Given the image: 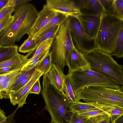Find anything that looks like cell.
<instances>
[{
	"mask_svg": "<svg viewBox=\"0 0 123 123\" xmlns=\"http://www.w3.org/2000/svg\"><path fill=\"white\" fill-rule=\"evenodd\" d=\"M13 19L0 33V45H15L25 34H28L37 17L38 12L34 5L27 2L15 8Z\"/></svg>",
	"mask_w": 123,
	"mask_h": 123,
	"instance_id": "6da1fadb",
	"label": "cell"
},
{
	"mask_svg": "<svg viewBox=\"0 0 123 123\" xmlns=\"http://www.w3.org/2000/svg\"><path fill=\"white\" fill-rule=\"evenodd\" d=\"M41 94L46 110L49 113L53 123H68L67 121L70 106L74 102L63 91L57 89L49 82L46 74L43 75Z\"/></svg>",
	"mask_w": 123,
	"mask_h": 123,
	"instance_id": "7a4b0ae2",
	"label": "cell"
},
{
	"mask_svg": "<svg viewBox=\"0 0 123 123\" xmlns=\"http://www.w3.org/2000/svg\"><path fill=\"white\" fill-rule=\"evenodd\" d=\"M74 95L84 88L100 86L118 89L122 86L108 75L92 70L89 65L73 71L69 70L66 75Z\"/></svg>",
	"mask_w": 123,
	"mask_h": 123,
	"instance_id": "3957f363",
	"label": "cell"
},
{
	"mask_svg": "<svg viewBox=\"0 0 123 123\" xmlns=\"http://www.w3.org/2000/svg\"><path fill=\"white\" fill-rule=\"evenodd\" d=\"M123 29V19L104 12L97 36L94 39L97 49L111 54L117 40Z\"/></svg>",
	"mask_w": 123,
	"mask_h": 123,
	"instance_id": "277c9868",
	"label": "cell"
},
{
	"mask_svg": "<svg viewBox=\"0 0 123 123\" xmlns=\"http://www.w3.org/2000/svg\"><path fill=\"white\" fill-rule=\"evenodd\" d=\"M77 101L86 102L123 108V87L118 89L100 86L87 87L79 90L75 94Z\"/></svg>",
	"mask_w": 123,
	"mask_h": 123,
	"instance_id": "5b68a950",
	"label": "cell"
},
{
	"mask_svg": "<svg viewBox=\"0 0 123 123\" xmlns=\"http://www.w3.org/2000/svg\"><path fill=\"white\" fill-rule=\"evenodd\" d=\"M74 47L67 19L60 25L50 49L52 64L63 72L68 55Z\"/></svg>",
	"mask_w": 123,
	"mask_h": 123,
	"instance_id": "8992f818",
	"label": "cell"
},
{
	"mask_svg": "<svg viewBox=\"0 0 123 123\" xmlns=\"http://www.w3.org/2000/svg\"><path fill=\"white\" fill-rule=\"evenodd\" d=\"M91 69L106 74L123 85V66L119 64L110 54L96 49L84 55Z\"/></svg>",
	"mask_w": 123,
	"mask_h": 123,
	"instance_id": "52a82bcc",
	"label": "cell"
},
{
	"mask_svg": "<svg viewBox=\"0 0 123 123\" xmlns=\"http://www.w3.org/2000/svg\"><path fill=\"white\" fill-rule=\"evenodd\" d=\"M67 19L74 45L79 52L84 55L97 49L94 39L86 33L76 16H68Z\"/></svg>",
	"mask_w": 123,
	"mask_h": 123,
	"instance_id": "ba28073f",
	"label": "cell"
},
{
	"mask_svg": "<svg viewBox=\"0 0 123 123\" xmlns=\"http://www.w3.org/2000/svg\"><path fill=\"white\" fill-rule=\"evenodd\" d=\"M43 73L38 70H35L32 73L29 81L17 91L9 94V96L11 103L13 106L18 104V109L23 107L26 104V99L32 87L36 81Z\"/></svg>",
	"mask_w": 123,
	"mask_h": 123,
	"instance_id": "9c48e42d",
	"label": "cell"
},
{
	"mask_svg": "<svg viewBox=\"0 0 123 123\" xmlns=\"http://www.w3.org/2000/svg\"><path fill=\"white\" fill-rule=\"evenodd\" d=\"M46 4L52 10L67 16H77L80 14L75 0H47Z\"/></svg>",
	"mask_w": 123,
	"mask_h": 123,
	"instance_id": "30bf717a",
	"label": "cell"
},
{
	"mask_svg": "<svg viewBox=\"0 0 123 123\" xmlns=\"http://www.w3.org/2000/svg\"><path fill=\"white\" fill-rule=\"evenodd\" d=\"M51 10L46 4L38 12L37 17L28 34V38L32 37L58 14Z\"/></svg>",
	"mask_w": 123,
	"mask_h": 123,
	"instance_id": "8fae6325",
	"label": "cell"
},
{
	"mask_svg": "<svg viewBox=\"0 0 123 123\" xmlns=\"http://www.w3.org/2000/svg\"><path fill=\"white\" fill-rule=\"evenodd\" d=\"M86 34L95 39L97 34L101 20V17L80 14L76 16Z\"/></svg>",
	"mask_w": 123,
	"mask_h": 123,
	"instance_id": "7c38bea8",
	"label": "cell"
},
{
	"mask_svg": "<svg viewBox=\"0 0 123 123\" xmlns=\"http://www.w3.org/2000/svg\"><path fill=\"white\" fill-rule=\"evenodd\" d=\"M75 1L81 14L101 17L104 12L99 0H79Z\"/></svg>",
	"mask_w": 123,
	"mask_h": 123,
	"instance_id": "4fadbf2b",
	"label": "cell"
},
{
	"mask_svg": "<svg viewBox=\"0 0 123 123\" xmlns=\"http://www.w3.org/2000/svg\"><path fill=\"white\" fill-rule=\"evenodd\" d=\"M69 70L73 71L89 65L84 55L74 47L70 51L66 60Z\"/></svg>",
	"mask_w": 123,
	"mask_h": 123,
	"instance_id": "5bb4252c",
	"label": "cell"
},
{
	"mask_svg": "<svg viewBox=\"0 0 123 123\" xmlns=\"http://www.w3.org/2000/svg\"><path fill=\"white\" fill-rule=\"evenodd\" d=\"M21 69L0 75V92L3 98H9L8 93L12 86L15 83L19 75Z\"/></svg>",
	"mask_w": 123,
	"mask_h": 123,
	"instance_id": "9a60e30c",
	"label": "cell"
},
{
	"mask_svg": "<svg viewBox=\"0 0 123 123\" xmlns=\"http://www.w3.org/2000/svg\"><path fill=\"white\" fill-rule=\"evenodd\" d=\"M112 106L91 102H83L80 101L74 102L70 106V110L74 112H80L97 109L110 110Z\"/></svg>",
	"mask_w": 123,
	"mask_h": 123,
	"instance_id": "2e32d148",
	"label": "cell"
},
{
	"mask_svg": "<svg viewBox=\"0 0 123 123\" xmlns=\"http://www.w3.org/2000/svg\"><path fill=\"white\" fill-rule=\"evenodd\" d=\"M46 75L50 82L58 90L63 91V72L55 65L52 64Z\"/></svg>",
	"mask_w": 123,
	"mask_h": 123,
	"instance_id": "e0dca14e",
	"label": "cell"
},
{
	"mask_svg": "<svg viewBox=\"0 0 123 123\" xmlns=\"http://www.w3.org/2000/svg\"><path fill=\"white\" fill-rule=\"evenodd\" d=\"M28 57L27 54L24 55L18 53L11 59L0 63V68L25 64L29 61Z\"/></svg>",
	"mask_w": 123,
	"mask_h": 123,
	"instance_id": "ac0fdd59",
	"label": "cell"
},
{
	"mask_svg": "<svg viewBox=\"0 0 123 123\" xmlns=\"http://www.w3.org/2000/svg\"><path fill=\"white\" fill-rule=\"evenodd\" d=\"M18 47L15 45L8 46L0 45V63L8 60L16 54Z\"/></svg>",
	"mask_w": 123,
	"mask_h": 123,
	"instance_id": "d6986e66",
	"label": "cell"
},
{
	"mask_svg": "<svg viewBox=\"0 0 123 123\" xmlns=\"http://www.w3.org/2000/svg\"><path fill=\"white\" fill-rule=\"evenodd\" d=\"M49 48L33 57L29 58L27 62L21 68V70H29L35 68L45 57L49 52Z\"/></svg>",
	"mask_w": 123,
	"mask_h": 123,
	"instance_id": "ffe728a7",
	"label": "cell"
},
{
	"mask_svg": "<svg viewBox=\"0 0 123 123\" xmlns=\"http://www.w3.org/2000/svg\"><path fill=\"white\" fill-rule=\"evenodd\" d=\"M60 25H57L51 27L35 37L36 38L38 45L46 40L54 38L58 31Z\"/></svg>",
	"mask_w": 123,
	"mask_h": 123,
	"instance_id": "44dd1931",
	"label": "cell"
},
{
	"mask_svg": "<svg viewBox=\"0 0 123 123\" xmlns=\"http://www.w3.org/2000/svg\"><path fill=\"white\" fill-rule=\"evenodd\" d=\"M67 16L64 14L58 13L57 15L47 25L32 37H36L51 27L56 25H60L67 19Z\"/></svg>",
	"mask_w": 123,
	"mask_h": 123,
	"instance_id": "7402d4cb",
	"label": "cell"
},
{
	"mask_svg": "<svg viewBox=\"0 0 123 123\" xmlns=\"http://www.w3.org/2000/svg\"><path fill=\"white\" fill-rule=\"evenodd\" d=\"M38 45L36 38H28L19 47L18 49L20 52L28 53L34 50Z\"/></svg>",
	"mask_w": 123,
	"mask_h": 123,
	"instance_id": "603a6c76",
	"label": "cell"
},
{
	"mask_svg": "<svg viewBox=\"0 0 123 123\" xmlns=\"http://www.w3.org/2000/svg\"><path fill=\"white\" fill-rule=\"evenodd\" d=\"M110 55L118 58L123 57V29L120 32L112 53Z\"/></svg>",
	"mask_w": 123,
	"mask_h": 123,
	"instance_id": "cb8c5ba5",
	"label": "cell"
},
{
	"mask_svg": "<svg viewBox=\"0 0 123 123\" xmlns=\"http://www.w3.org/2000/svg\"><path fill=\"white\" fill-rule=\"evenodd\" d=\"M54 38L49 39L40 43L34 50L27 54L29 57L32 55L30 58L33 57L50 48Z\"/></svg>",
	"mask_w": 123,
	"mask_h": 123,
	"instance_id": "d4e9b609",
	"label": "cell"
},
{
	"mask_svg": "<svg viewBox=\"0 0 123 123\" xmlns=\"http://www.w3.org/2000/svg\"><path fill=\"white\" fill-rule=\"evenodd\" d=\"M52 64L51 54L49 52L44 59L35 68V70L42 72L43 75L46 74L50 70Z\"/></svg>",
	"mask_w": 123,
	"mask_h": 123,
	"instance_id": "484cf974",
	"label": "cell"
},
{
	"mask_svg": "<svg viewBox=\"0 0 123 123\" xmlns=\"http://www.w3.org/2000/svg\"><path fill=\"white\" fill-rule=\"evenodd\" d=\"M62 90L70 99L74 102L77 101L70 81L65 74L63 78Z\"/></svg>",
	"mask_w": 123,
	"mask_h": 123,
	"instance_id": "4316f807",
	"label": "cell"
},
{
	"mask_svg": "<svg viewBox=\"0 0 123 123\" xmlns=\"http://www.w3.org/2000/svg\"><path fill=\"white\" fill-rule=\"evenodd\" d=\"M109 110L97 109L85 112H77L78 115L84 119H87L106 114L109 115Z\"/></svg>",
	"mask_w": 123,
	"mask_h": 123,
	"instance_id": "83f0119b",
	"label": "cell"
},
{
	"mask_svg": "<svg viewBox=\"0 0 123 123\" xmlns=\"http://www.w3.org/2000/svg\"><path fill=\"white\" fill-rule=\"evenodd\" d=\"M35 70V68L29 70H21L15 83L12 86L8 92L9 94L15 88L18 84L25 78L32 73Z\"/></svg>",
	"mask_w": 123,
	"mask_h": 123,
	"instance_id": "f1b7e54d",
	"label": "cell"
},
{
	"mask_svg": "<svg viewBox=\"0 0 123 123\" xmlns=\"http://www.w3.org/2000/svg\"><path fill=\"white\" fill-rule=\"evenodd\" d=\"M109 114L111 123H114L116 120L123 115V108L113 106L109 111Z\"/></svg>",
	"mask_w": 123,
	"mask_h": 123,
	"instance_id": "f546056e",
	"label": "cell"
},
{
	"mask_svg": "<svg viewBox=\"0 0 123 123\" xmlns=\"http://www.w3.org/2000/svg\"><path fill=\"white\" fill-rule=\"evenodd\" d=\"M114 15L123 19V0H114Z\"/></svg>",
	"mask_w": 123,
	"mask_h": 123,
	"instance_id": "4dcf8cb0",
	"label": "cell"
},
{
	"mask_svg": "<svg viewBox=\"0 0 123 123\" xmlns=\"http://www.w3.org/2000/svg\"><path fill=\"white\" fill-rule=\"evenodd\" d=\"M104 10V12L114 15V0H99Z\"/></svg>",
	"mask_w": 123,
	"mask_h": 123,
	"instance_id": "1f68e13d",
	"label": "cell"
},
{
	"mask_svg": "<svg viewBox=\"0 0 123 123\" xmlns=\"http://www.w3.org/2000/svg\"><path fill=\"white\" fill-rule=\"evenodd\" d=\"M15 7L7 5L0 11V23L7 18L11 16L14 12Z\"/></svg>",
	"mask_w": 123,
	"mask_h": 123,
	"instance_id": "d6a6232c",
	"label": "cell"
},
{
	"mask_svg": "<svg viewBox=\"0 0 123 123\" xmlns=\"http://www.w3.org/2000/svg\"><path fill=\"white\" fill-rule=\"evenodd\" d=\"M87 119H84L79 116L77 112L70 110L68 112L67 121L68 123H84Z\"/></svg>",
	"mask_w": 123,
	"mask_h": 123,
	"instance_id": "836d02e7",
	"label": "cell"
},
{
	"mask_svg": "<svg viewBox=\"0 0 123 123\" xmlns=\"http://www.w3.org/2000/svg\"><path fill=\"white\" fill-rule=\"evenodd\" d=\"M22 64L19 65L0 68V75L7 74L18 70L21 69L25 65Z\"/></svg>",
	"mask_w": 123,
	"mask_h": 123,
	"instance_id": "e575fe53",
	"label": "cell"
},
{
	"mask_svg": "<svg viewBox=\"0 0 123 123\" xmlns=\"http://www.w3.org/2000/svg\"><path fill=\"white\" fill-rule=\"evenodd\" d=\"M93 123H110V118L107 114L92 117Z\"/></svg>",
	"mask_w": 123,
	"mask_h": 123,
	"instance_id": "d590c367",
	"label": "cell"
},
{
	"mask_svg": "<svg viewBox=\"0 0 123 123\" xmlns=\"http://www.w3.org/2000/svg\"><path fill=\"white\" fill-rule=\"evenodd\" d=\"M41 91V87L40 83V79H39L33 85L29 93H33L39 95Z\"/></svg>",
	"mask_w": 123,
	"mask_h": 123,
	"instance_id": "8d00e7d4",
	"label": "cell"
},
{
	"mask_svg": "<svg viewBox=\"0 0 123 123\" xmlns=\"http://www.w3.org/2000/svg\"><path fill=\"white\" fill-rule=\"evenodd\" d=\"M31 1V0H9L7 5L16 7Z\"/></svg>",
	"mask_w": 123,
	"mask_h": 123,
	"instance_id": "74e56055",
	"label": "cell"
},
{
	"mask_svg": "<svg viewBox=\"0 0 123 123\" xmlns=\"http://www.w3.org/2000/svg\"><path fill=\"white\" fill-rule=\"evenodd\" d=\"M13 19L12 15L6 18L0 23V33L4 29L8 26Z\"/></svg>",
	"mask_w": 123,
	"mask_h": 123,
	"instance_id": "f35d334b",
	"label": "cell"
},
{
	"mask_svg": "<svg viewBox=\"0 0 123 123\" xmlns=\"http://www.w3.org/2000/svg\"><path fill=\"white\" fill-rule=\"evenodd\" d=\"M32 73L29 75L28 76L25 78L20 82L15 88L12 91L11 93L17 91L27 83L31 79Z\"/></svg>",
	"mask_w": 123,
	"mask_h": 123,
	"instance_id": "ab89813d",
	"label": "cell"
},
{
	"mask_svg": "<svg viewBox=\"0 0 123 123\" xmlns=\"http://www.w3.org/2000/svg\"><path fill=\"white\" fill-rule=\"evenodd\" d=\"M17 109L11 114L7 117L5 120L1 122L0 123H15V121L14 118V117Z\"/></svg>",
	"mask_w": 123,
	"mask_h": 123,
	"instance_id": "60d3db41",
	"label": "cell"
},
{
	"mask_svg": "<svg viewBox=\"0 0 123 123\" xmlns=\"http://www.w3.org/2000/svg\"><path fill=\"white\" fill-rule=\"evenodd\" d=\"M5 113L3 110L1 109L0 108V123L3 121L6 118Z\"/></svg>",
	"mask_w": 123,
	"mask_h": 123,
	"instance_id": "b9f144b4",
	"label": "cell"
},
{
	"mask_svg": "<svg viewBox=\"0 0 123 123\" xmlns=\"http://www.w3.org/2000/svg\"><path fill=\"white\" fill-rule=\"evenodd\" d=\"M9 0H0V11L7 4Z\"/></svg>",
	"mask_w": 123,
	"mask_h": 123,
	"instance_id": "7bdbcfd3",
	"label": "cell"
},
{
	"mask_svg": "<svg viewBox=\"0 0 123 123\" xmlns=\"http://www.w3.org/2000/svg\"><path fill=\"white\" fill-rule=\"evenodd\" d=\"M114 123H123V115L116 120L114 122Z\"/></svg>",
	"mask_w": 123,
	"mask_h": 123,
	"instance_id": "ee69618b",
	"label": "cell"
},
{
	"mask_svg": "<svg viewBox=\"0 0 123 123\" xmlns=\"http://www.w3.org/2000/svg\"><path fill=\"white\" fill-rule=\"evenodd\" d=\"M84 123H93L92 117L88 118Z\"/></svg>",
	"mask_w": 123,
	"mask_h": 123,
	"instance_id": "f6af8a7d",
	"label": "cell"
},
{
	"mask_svg": "<svg viewBox=\"0 0 123 123\" xmlns=\"http://www.w3.org/2000/svg\"><path fill=\"white\" fill-rule=\"evenodd\" d=\"M3 98V93L0 92V99H2Z\"/></svg>",
	"mask_w": 123,
	"mask_h": 123,
	"instance_id": "bcb514c9",
	"label": "cell"
},
{
	"mask_svg": "<svg viewBox=\"0 0 123 123\" xmlns=\"http://www.w3.org/2000/svg\"><path fill=\"white\" fill-rule=\"evenodd\" d=\"M110 123H111V121H110Z\"/></svg>",
	"mask_w": 123,
	"mask_h": 123,
	"instance_id": "7dc6e473",
	"label": "cell"
},
{
	"mask_svg": "<svg viewBox=\"0 0 123 123\" xmlns=\"http://www.w3.org/2000/svg\"><path fill=\"white\" fill-rule=\"evenodd\" d=\"M52 123V122H51L50 123Z\"/></svg>",
	"mask_w": 123,
	"mask_h": 123,
	"instance_id": "c3c4849f",
	"label": "cell"
}]
</instances>
